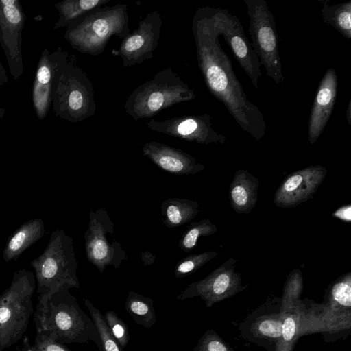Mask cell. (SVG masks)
<instances>
[{"instance_id": "obj_1", "label": "cell", "mask_w": 351, "mask_h": 351, "mask_svg": "<svg viewBox=\"0 0 351 351\" xmlns=\"http://www.w3.org/2000/svg\"><path fill=\"white\" fill-rule=\"evenodd\" d=\"M192 32L198 66L208 90L245 132L256 140L261 139L266 128L264 116L248 100L231 60L221 48L213 8L206 5L197 9L192 19Z\"/></svg>"}, {"instance_id": "obj_2", "label": "cell", "mask_w": 351, "mask_h": 351, "mask_svg": "<svg viewBox=\"0 0 351 351\" xmlns=\"http://www.w3.org/2000/svg\"><path fill=\"white\" fill-rule=\"evenodd\" d=\"M69 289L65 286L50 295H38L34 311L36 330L62 344L93 341L100 349L93 319L80 308Z\"/></svg>"}, {"instance_id": "obj_3", "label": "cell", "mask_w": 351, "mask_h": 351, "mask_svg": "<svg viewBox=\"0 0 351 351\" xmlns=\"http://www.w3.org/2000/svg\"><path fill=\"white\" fill-rule=\"evenodd\" d=\"M130 33L126 4L102 6L72 21L64 39L77 51L90 56L101 54L112 36L123 39Z\"/></svg>"}, {"instance_id": "obj_4", "label": "cell", "mask_w": 351, "mask_h": 351, "mask_svg": "<svg viewBox=\"0 0 351 351\" xmlns=\"http://www.w3.org/2000/svg\"><path fill=\"white\" fill-rule=\"evenodd\" d=\"M97 105L90 80L68 53L57 68L52 91L56 116L72 123L95 115Z\"/></svg>"}, {"instance_id": "obj_5", "label": "cell", "mask_w": 351, "mask_h": 351, "mask_svg": "<svg viewBox=\"0 0 351 351\" xmlns=\"http://www.w3.org/2000/svg\"><path fill=\"white\" fill-rule=\"evenodd\" d=\"M30 265L35 271L38 295H50L65 286L80 288L73 241L62 230L52 232L47 247Z\"/></svg>"}, {"instance_id": "obj_6", "label": "cell", "mask_w": 351, "mask_h": 351, "mask_svg": "<svg viewBox=\"0 0 351 351\" xmlns=\"http://www.w3.org/2000/svg\"><path fill=\"white\" fill-rule=\"evenodd\" d=\"M195 97L194 90L169 67L137 86L128 97L124 108L134 121L152 119L160 111Z\"/></svg>"}, {"instance_id": "obj_7", "label": "cell", "mask_w": 351, "mask_h": 351, "mask_svg": "<svg viewBox=\"0 0 351 351\" xmlns=\"http://www.w3.org/2000/svg\"><path fill=\"white\" fill-rule=\"evenodd\" d=\"M36 282L33 272L19 269L0 295V351L16 343L26 332L34 313L32 298Z\"/></svg>"}, {"instance_id": "obj_8", "label": "cell", "mask_w": 351, "mask_h": 351, "mask_svg": "<svg viewBox=\"0 0 351 351\" xmlns=\"http://www.w3.org/2000/svg\"><path fill=\"white\" fill-rule=\"evenodd\" d=\"M250 19V43L267 76L277 84L284 81L278 51L276 21L265 0H244Z\"/></svg>"}, {"instance_id": "obj_9", "label": "cell", "mask_w": 351, "mask_h": 351, "mask_svg": "<svg viewBox=\"0 0 351 351\" xmlns=\"http://www.w3.org/2000/svg\"><path fill=\"white\" fill-rule=\"evenodd\" d=\"M114 223L104 209L90 211L84 234L87 259L102 274L108 266L118 268L127 258L114 237Z\"/></svg>"}, {"instance_id": "obj_10", "label": "cell", "mask_w": 351, "mask_h": 351, "mask_svg": "<svg viewBox=\"0 0 351 351\" xmlns=\"http://www.w3.org/2000/svg\"><path fill=\"white\" fill-rule=\"evenodd\" d=\"M237 260L228 258L203 279L186 287L177 297L180 300L199 297L207 307L230 298L245 289L241 274L235 271Z\"/></svg>"}, {"instance_id": "obj_11", "label": "cell", "mask_w": 351, "mask_h": 351, "mask_svg": "<svg viewBox=\"0 0 351 351\" xmlns=\"http://www.w3.org/2000/svg\"><path fill=\"white\" fill-rule=\"evenodd\" d=\"M25 20L19 0H0V45L15 80L23 73L22 34Z\"/></svg>"}, {"instance_id": "obj_12", "label": "cell", "mask_w": 351, "mask_h": 351, "mask_svg": "<svg viewBox=\"0 0 351 351\" xmlns=\"http://www.w3.org/2000/svg\"><path fill=\"white\" fill-rule=\"evenodd\" d=\"M220 35L223 36L233 56L256 89L261 76V63L254 51L240 20L227 9L213 8Z\"/></svg>"}, {"instance_id": "obj_13", "label": "cell", "mask_w": 351, "mask_h": 351, "mask_svg": "<svg viewBox=\"0 0 351 351\" xmlns=\"http://www.w3.org/2000/svg\"><path fill=\"white\" fill-rule=\"evenodd\" d=\"M162 17L154 10L138 23V27L122 39L119 49L113 52L121 57L124 67L140 64L152 58L161 34Z\"/></svg>"}, {"instance_id": "obj_14", "label": "cell", "mask_w": 351, "mask_h": 351, "mask_svg": "<svg viewBox=\"0 0 351 351\" xmlns=\"http://www.w3.org/2000/svg\"><path fill=\"white\" fill-rule=\"evenodd\" d=\"M146 127L154 132L203 145L223 144L226 141V136L213 128L211 118L207 113L174 117L162 121L151 119L146 123Z\"/></svg>"}, {"instance_id": "obj_15", "label": "cell", "mask_w": 351, "mask_h": 351, "mask_svg": "<svg viewBox=\"0 0 351 351\" xmlns=\"http://www.w3.org/2000/svg\"><path fill=\"white\" fill-rule=\"evenodd\" d=\"M326 173V169L322 165L310 166L290 173L275 192V205L290 208L311 199L324 180Z\"/></svg>"}, {"instance_id": "obj_16", "label": "cell", "mask_w": 351, "mask_h": 351, "mask_svg": "<svg viewBox=\"0 0 351 351\" xmlns=\"http://www.w3.org/2000/svg\"><path fill=\"white\" fill-rule=\"evenodd\" d=\"M68 52L58 47L53 53L47 49L40 56L32 86V99L36 114L43 120L52 106V91L56 72Z\"/></svg>"}, {"instance_id": "obj_17", "label": "cell", "mask_w": 351, "mask_h": 351, "mask_svg": "<svg viewBox=\"0 0 351 351\" xmlns=\"http://www.w3.org/2000/svg\"><path fill=\"white\" fill-rule=\"evenodd\" d=\"M337 75L329 68L323 75L315 97L308 124V138L314 144L323 132L332 112L337 91Z\"/></svg>"}, {"instance_id": "obj_18", "label": "cell", "mask_w": 351, "mask_h": 351, "mask_svg": "<svg viewBox=\"0 0 351 351\" xmlns=\"http://www.w3.org/2000/svg\"><path fill=\"white\" fill-rule=\"evenodd\" d=\"M327 302L324 308V322L328 329L337 330L350 328L351 272L337 278L326 291Z\"/></svg>"}, {"instance_id": "obj_19", "label": "cell", "mask_w": 351, "mask_h": 351, "mask_svg": "<svg viewBox=\"0 0 351 351\" xmlns=\"http://www.w3.org/2000/svg\"><path fill=\"white\" fill-rule=\"evenodd\" d=\"M143 155L153 163L167 173L178 175H195L204 169L189 154L169 145L151 141L145 143L142 147Z\"/></svg>"}, {"instance_id": "obj_20", "label": "cell", "mask_w": 351, "mask_h": 351, "mask_svg": "<svg viewBox=\"0 0 351 351\" xmlns=\"http://www.w3.org/2000/svg\"><path fill=\"white\" fill-rule=\"evenodd\" d=\"M259 182L246 170L237 171L229 188V199L233 210L239 214L250 213L258 200Z\"/></svg>"}, {"instance_id": "obj_21", "label": "cell", "mask_w": 351, "mask_h": 351, "mask_svg": "<svg viewBox=\"0 0 351 351\" xmlns=\"http://www.w3.org/2000/svg\"><path fill=\"white\" fill-rule=\"evenodd\" d=\"M282 306L274 311L264 307L254 313L245 324L247 335H250L253 340H267L274 342L276 346L282 334Z\"/></svg>"}, {"instance_id": "obj_22", "label": "cell", "mask_w": 351, "mask_h": 351, "mask_svg": "<svg viewBox=\"0 0 351 351\" xmlns=\"http://www.w3.org/2000/svg\"><path fill=\"white\" fill-rule=\"evenodd\" d=\"M45 234V223L41 219L34 218L25 222L9 237L3 250V260L9 262L17 259Z\"/></svg>"}, {"instance_id": "obj_23", "label": "cell", "mask_w": 351, "mask_h": 351, "mask_svg": "<svg viewBox=\"0 0 351 351\" xmlns=\"http://www.w3.org/2000/svg\"><path fill=\"white\" fill-rule=\"evenodd\" d=\"M298 299L282 301L283 311L282 334L276 346V351H292L295 343L301 333L303 313Z\"/></svg>"}, {"instance_id": "obj_24", "label": "cell", "mask_w": 351, "mask_h": 351, "mask_svg": "<svg viewBox=\"0 0 351 351\" xmlns=\"http://www.w3.org/2000/svg\"><path fill=\"white\" fill-rule=\"evenodd\" d=\"M160 210L162 223L168 228H178L195 219L199 206L195 200L170 198L162 203Z\"/></svg>"}, {"instance_id": "obj_25", "label": "cell", "mask_w": 351, "mask_h": 351, "mask_svg": "<svg viewBox=\"0 0 351 351\" xmlns=\"http://www.w3.org/2000/svg\"><path fill=\"white\" fill-rule=\"evenodd\" d=\"M111 0H64L54 5L59 18L53 29L66 27L72 21L88 12L101 8Z\"/></svg>"}, {"instance_id": "obj_26", "label": "cell", "mask_w": 351, "mask_h": 351, "mask_svg": "<svg viewBox=\"0 0 351 351\" xmlns=\"http://www.w3.org/2000/svg\"><path fill=\"white\" fill-rule=\"evenodd\" d=\"M322 17L325 23L331 26L345 38H351V1L329 5L324 3Z\"/></svg>"}, {"instance_id": "obj_27", "label": "cell", "mask_w": 351, "mask_h": 351, "mask_svg": "<svg viewBox=\"0 0 351 351\" xmlns=\"http://www.w3.org/2000/svg\"><path fill=\"white\" fill-rule=\"evenodd\" d=\"M125 308L131 318L138 325L150 328L156 322L153 301L149 297L130 291Z\"/></svg>"}, {"instance_id": "obj_28", "label": "cell", "mask_w": 351, "mask_h": 351, "mask_svg": "<svg viewBox=\"0 0 351 351\" xmlns=\"http://www.w3.org/2000/svg\"><path fill=\"white\" fill-rule=\"evenodd\" d=\"M84 302L88 309L91 319L99 336L101 343L99 350L124 351L112 334L101 313L95 307L89 300L84 299Z\"/></svg>"}, {"instance_id": "obj_29", "label": "cell", "mask_w": 351, "mask_h": 351, "mask_svg": "<svg viewBox=\"0 0 351 351\" xmlns=\"http://www.w3.org/2000/svg\"><path fill=\"white\" fill-rule=\"evenodd\" d=\"M217 232V226L210 219L191 223L179 241L178 247L184 252H189L196 246L200 237L210 236Z\"/></svg>"}, {"instance_id": "obj_30", "label": "cell", "mask_w": 351, "mask_h": 351, "mask_svg": "<svg viewBox=\"0 0 351 351\" xmlns=\"http://www.w3.org/2000/svg\"><path fill=\"white\" fill-rule=\"evenodd\" d=\"M217 255L216 252H205L198 254H191L179 261L174 269L176 278L189 276Z\"/></svg>"}, {"instance_id": "obj_31", "label": "cell", "mask_w": 351, "mask_h": 351, "mask_svg": "<svg viewBox=\"0 0 351 351\" xmlns=\"http://www.w3.org/2000/svg\"><path fill=\"white\" fill-rule=\"evenodd\" d=\"M104 317L119 346L123 349L125 348L130 339L129 330L125 322L111 311H106Z\"/></svg>"}, {"instance_id": "obj_32", "label": "cell", "mask_w": 351, "mask_h": 351, "mask_svg": "<svg viewBox=\"0 0 351 351\" xmlns=\"http://www.w3.org/2000/svg\"><path fill=\"white\" fill-rule=\"evenodd\" d=\"M23 346L27 351H71L64 344L51 339L39 330H36L33 345H30L28 339L25 337L23 341Z\"/></svg>"}, {"instance_id": "obj_33", "label": "cell", "mask_w": 351, "mask_h": 351, "mask_svg": "<svg viewBox=\"0 0 351 351\" xmlns=\"http://www.w3.org/2000/svg\"><path fill=\"white\" fill-rule=\"evenodd\" d=\"M193 351H231L225 342L212 330L207 331L199 339Z\"/></svg>"}, {"instance_id": "obj_34", "label": "cell", "mask_w": 351, "mask_h": 351, "mask_svg": "<svg viewBox=\"0 0 351 351\" xmlns=\"http://www.w3.org/2000/svg\"><path fill=\"white\" fill-rule=\"evenodd\" d=\"M332 216L346 223L351 221V204H348L338 208L332 213Z\"/></svg>"}, {"instance_id": "obj_35", "label": "cell", "mask_w": 351, "mask_h": 351, "mask_svg": "<svg viewBox=\"0 0 351 351\" xmlns=\"http://www.w3.org/2000/svg\"><path fill=\"white\" fill-rule=\"evenodd\" d=\"M8 76L7 71L1 62H0V85L3 86L8 82Z\"/></svg>"}, {"instance_id": "obj_36", "label": "cell", "mask_w": 351, "mask_h": 351, "mask_svg": "<svg viewBox=\"0 0 351 351\" xmlns=\"http://www.w3.org/2000/svg\"><path fill=\"white\" fill-rule=\"evenodd\" d=\"M346 117L348 123L351 125V99H350L346 111Z\"/></svg>"}, {"instance_id": "obj_37", "label": "cell", "mask_w": 351, "mask_h": 351, "mask_svg": "<svg viewBox=\"0 0 351 351\" xmlns=\"http://www.w3.org/2000/svg\"><path fill=\"white\" fill-rule=\"evenodd\" d=\"M5 114V109L0 106V119H2Z\"/></svg>"}, {"instance_id": "obj_38", "label": "cell", "mask_w": 351, "mask_h": 351, "mask_svg": "<svg viewBox=\"0 0 351 351\" xmlns=\"http://www.w3.org/2000/svg\"><path fill=\"white\" fill-rule=\"evenodd\" d=\"M21 351H27L26 348L23 346Z\"/></svg>"}, {"instance_id": "obj_39", "label": "cell", "mask_w": 351, "mask_h": 351, "mask_svg": "<svg viewBox=\"0 0 351 351\" xmlns=\"http://www.w3.org/2000/svg\"><path fill=\"white\" fill-rule=\"evenodd\" d=\"M0 204H1V201H0Z\"/></svg>"}, {"instance_id": "obj_40", "label": "cell", "mask_w": 351, "mask_h": 351, "mask_svg": "<svg viewBox=\"0 0 351 351\" xmlns=\"http://www.w3.org/2000/svg\"><path fill=\"white\" fill-rule=\"evenodd\" d=\"M0 138H1V136H0Z\"/></svg>"}]
</instances>
